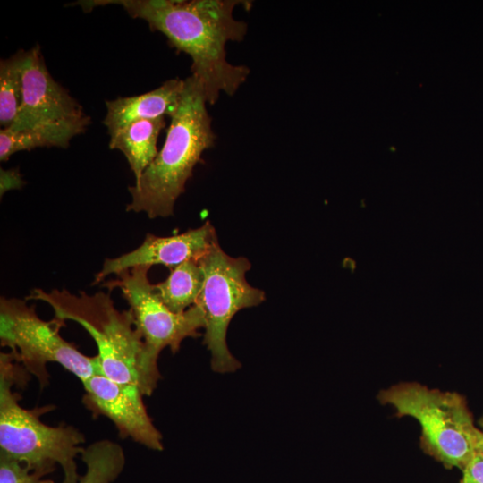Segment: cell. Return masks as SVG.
Listing matches in <instances>:
<instances>
[{"mask_svg":"<svg viewBox=\"0 0 483 483\" xmlns=\"http://www.w3.org/2000/svg\"><path fill=\"white\" fill-rule=\"evenodd\" d=\"M22 184L20 174L16 170H1V194L9 189L20 188Z\"/></svg>","mask_w":483,"mask_h":483,"instance_id":"20","label":"cell"},{"mask_svg":"<svg viewBox=\"0 0 483 483\" xmlns=\"http://www.w3.org/2000/svg\"><path fill=\"white\" fill-rule=\"evenodd\" d=\"M214 226L208 221L199 228L168 237L147 233L135 250L114 258H106L93 284H98L110 275H117L136 267L163 265L172 269L187 261L199 262L218 245Z\"/></svg>","mask_w":483,"mask_h":483,"instance_id":"11","label":"cell"},{"mask_svg":"<svg viewBox=\"0 0 483 483\" xmlns=\"http://www.w3.org/2000/svg\"><path fill=\"white\" fill-rule=\"evenodd\" d=\"M207 104L199 81L192 75L186 78L161 150L140 180L129 187L131 201L127 211L144 212L149 218L173 215L195 165L216 140Z\"/></svg>","mask_w":483,"mask_h":483,"instance_id":"2","label":"cell"},{"mask_svg":"<svg viewBox=\"0 0 483 483\" xmlns=\"http://www.w3.org/2000/svg\"><path fill=\"white\" fill-rule=\"evenodd\" d=\"M377 399L394 408L398 417L416 419L420 447L447 469L462 470L476 455L482 430L459 393L401 382L381 390Z\"/></svg>","mask_w":483,"mask_h":483,"instance_id":"4","label":"cell"},{"mask_svg":"<svg viewBox=\"0 0 483 483\" xmlns=\"http://www.w3.org/2000/svg\"><path fill=\"white\" fill-rule=\"evenodd\" d=\"M204 275L197 261H187L172 269L167 278L154 288L174 312L182 313L195 305L203 287Z\"/></svg>","mask_w":483,"mask_h":483,"instance_id":"15","label":"cell"},{"mask_svg":"<svg viewBox=\"0 0 483 483\" xmlns=\"http://www.w3.org/2000/svg\"><path fill=\"white\" fill-rule=\"evenodd\" d=\"M462 471L460 483H483V458L476 453Z\"/></svg>","mask_w":483,"mask_h":483,"instance_id":"19","label":"cell"},{"mask_svg":"<svg viewBox=\"0 0 483 483\" xmlns=\"http://www.w3.org/2000/svg\"><path fill=\"white\" fill-rule=\"evenodd\" d=\"M477 453L479 454L483 458V430H482L481 437L478 444Z\"/></svg>","mask_w":483,"mask_h":483,"instance_id":"21","label":"cell"},{"mask_svg":"<svg viewBox=\"0 0 483 483\" xmlns=\"http://www.w3.org/2000/svg\"><path fill=\"white\" fill-rule=\"evenodd\" d=\"M90 123V118H80L51 123L30 129L0 131V160L6 161L14 153L31 150L40 147L67 148L70 140L82 133Z\"/></svg>","mask_w":483,"mask_h":483,"instance_id":"13","label":"cell"},{"mask_svg":"<svg viewBox=\"0 0 483 483\" xmlns=\"http://www.w3.org/2000/svg\"><path fill=\"white\" fill-rule=\"evenodd\" d=\"M27 300L48 304L55 318L80 325L97 348L102 375L140 390V363L144 343L130 309L115 308L109 292L73 294L67 290L33 289Z\"/></svg>","mask_w":483,"mask_h":483,"instance_id":"5","label":"cell"},{"mask_svg":"<svg viewBox=\"0 0 483 483\" xmlns=\"http://www.w3.org/2000/svg\"><path fill=\"white\" fill-rule=\"evenodd\" d=\"M84 115L81 106L50 75L40 47L36 46L27 51L21 104L15 120L7 129L21 131Z\"/></svg>","mask_w":483,"mask_h":483,"instance_id":"10","label":"cell"},{"mask_svg":"<svg viewBox=\"0 0 483 483\" xmlns=\"http://www.w3.org/2000/svg\"><path fill=\"white\" fill-rule=\"evenodd\" d=\"M27 51L20 50L0 63V124L8 128L22 99V72Z\"/></svg>","mask_w":483,"mask_h":483,"instance_id":"17","label":"cell"},{"mask_svg":"<svg viewBox=\"0 0 483 483\" xmlns=\"http://www.w3.org/2000/svg\"><path fill=\"white\" fill-rule=\"evenodd\" d=\"M82 383L84 406L95 416H105L119 436L151 450H163V436L144 405L137 386L121 384L104 375H95Z\"/></svg>","mask_w":483,"mask_h":483,"instance_id":"9","label":"cell"},{"mask_svg":"<svg viewBox=\"0 0 483 483\" xmlns=\"http://www.w3.org/2000/svg\"><path fill=\"white\" fill-rule=\"evenodd\" d=\"M149 268L136 267L103 282L109 292L121 291L142 338L140 391L143 395H150L161 377L157 367L160 352L167 347L173 353L177 352L184 339L199 336V330L205 326L204 316L198 305L175 313L161 301L148 277Z\"/></svg>","mask_w":483,"mask_h":483,"instance_id":"6","label":"cell"},{"mask_svg":"<svg viewBox=\"0 0 483 483\" xmlns=\"http://www.w3.org/2000/svg\"><path fill=\"white\" fill-rule=\"evenodd\" d=\"M76 4L86 11L118 4L163 33L171 46L191 57V75L201 84L208 104H215L222 92L233 95L250 73L248 67L230 64L225 52L229 41H241L246 35L247 24L236 20L233 11L250 5L248 1L93 0Z\"/></svg>","mask_w":483,"mask_h":483,"instance_id":"1","label":"cell"},{"mask_svg":"<svg viewBox=\"0 0 483 483\" xmlns=\"http://www.w3.org/2000/svg\"><path fill=\"white\" fill-rule=\"evenodd\" d=\"M80 457L86 465V472L76 483H111L125 464L122 446L108 439L93 442L83 448ZM41 483L55 482L42 480Z\"/></svg>","mask_w":483,"mask_h":483,"instance_id":"16","label":"cell"},{"mask_svg":"<svg viewBox=\"0 0 483 483\" xmlns=\"http://www.w3.org/2000/svg\"><path fill=\"white\" fill-rule=\"evenodd\" d=\"M29 373L10 352L0 353V455L31 470L47 473L59 464L64 483L79 480L75 459L81 454L83 434L72 426H49L40 417L52 405L26 409L14 386H24Z\"/></svg>","mask_w":483,"mask_h":483,"instance_id":"3","label":"cell"},{"mask_svg":"<svg viewBox=\"0 0 483 483\" xmlns=\"http://www.w3.org/2000/svg\"><path fill=\"white\" fill-rule=\"evenodd\" d=\"M65 321L54 317L41 319L34 306L17 298L0 300V343L25 370L34 376L43 388L48 385L47 365L57 363L81 382L100 374L97 356H87L74 343L62 337Z\"/></svg>","mask_w":483,"mask_h":483,"instance_id":"7","label":"cell"},{"mask_svg":"<svg viewBox=\"0 0 483 483\" xmlns=\"http://www.w3.org/2000/svg\"><path fill=\"white\" fill-rule=\"evenodd\" d=\"M45 473L31 470L22 463L0 455V483H41Z\"/></svg>","mask_w":483,"mask_h":483,"instance_id":"18","label":"cell"},{"mask_svg":"<svg viewBox=\"0 0 483 483\" xmlns=\"http://www.w3.org/2000/svg\"><path fill=\"white\" fill-rule=\"evenodd\" d=\"M183 88L184 80L173 79L149 92L106 101L104 124L109 135L136 121L170 117L180 103Z\"/></svg>","mask_w":483,"mask_h":483,"instance_id":"12","label":"cell"},{"mask_svg":"<svg viewBox=\"0 0 483 483\" xmlns=\"http://www.w3.org/2000/svg\"><path fill=\"white\" fill-rule=\"evenodd\" d=\"M165 118L133 122L110 135L109 148L120 150L126 157L135 182L157 156V142Z\"/></svg>","mask_w":483,"mask_h":483,"instance_id":"14","label":"cell"},{"mask_svg":"<svg viewBox=\"0 0 483 483\" xmlns=\"http://www.w3.org/2000/svg\"><path fill=\"white\" fill-rule=\"evenodd\" d=\"M199 264L204 282L196 301L205 320L203 343L210 352L211 368L217 373H231L241 362L230 352L226 335L229 324L241 309L259 305L265 292L251 286L245 275L250 262L244 257L233 258L216 245Z\"/></svg>","mask_w":483,"mask_h":483,"instance_id":"8","label":"cell"},{"mask_svg":"<svg viewBox=\"0 0 483 483\" xmlns=\"http://www.w3.org/2000/svg\"><path fill=\"white\" fill-rule=\"evenodd\" d=\"M479 425L482 428L481 430H483V415H482L481 419H479Z\"/></svg>","mask_w":483,"mask_h":483,"instance_id":"22","label":"cell"}]
</instances>
